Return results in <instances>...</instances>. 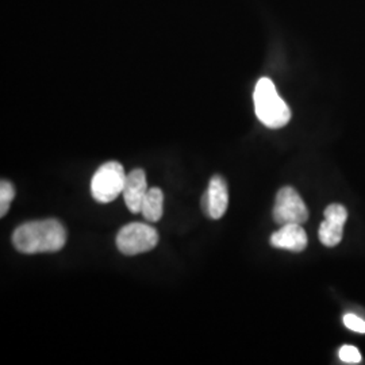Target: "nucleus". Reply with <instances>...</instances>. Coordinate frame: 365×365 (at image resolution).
I'll use <instances>...</instances> for the list:
<instances>
[{"label":"nucleus","mask_w":365,"mask_h":365,"mask_svg":"<svg viewBox=\"0 0 365 365\" xmlns=\"http://www.w3.org/2000/svg\"><path fill=\"white\" fill-rule=\"evenodd\" d=\"M66 242V227L57 220L26 222L13 233L14 248L24 255L54 253Z\"/></svg>","instance_id":"f257e3e1"},{"label":"nucleus","mask_w":365,"mask_h":365,"mask_svg":"<svg viewBox=\"0 0 365 365\" xmlns=\"http://www.w3.org/2000/svg\"><path fill=\"white\" fill-rule=\"evenodd\" d=\"M253 102L256 115L267 128L280 129L289 122V107L279 95L272 80L261 78L257 81L253 92Z\"/></svg>","instance_id":"f03ea898"},{"label":"nucleus","mask_w":365,"mask_h":365,"mask_svg":"<svg viewBox=\"0 0 365 365\" xmlns=\"http://www.w3.org/2000/svg\"><path fill=\"white\" fill-rule=\"evenodd\" d=\"M128 175L117 161L101 165L92 176L91 195L99 203H110L122 195Z\"/></svg>","instance_id":"7ed1b4c3"},{"label":"nucleus","mask_w":365,"mask_h":365,"mask_svg":"<svg viewBox=\"0 0 365 365\" xmlns=\"http://www.w3.org/2000/svg\"><path fill=\"white\" fill-rule=\"evenodd\" d=\"M158 244L156 229L143 223L133 222L123 226L117 235V248L125 256H135L150 252Z\"/></svg>","instance_id":"20e7f679"},{"label":"nucleus","mask_w":365,"mask_h":365,"mask_svg":"<svg viewBox=\"0 0 365 365\" xmlns=\"http://www.w3.org/2000/svg\"><path fill=\"white\" fill-rule=\"evenodd\" d=\"M309 220V210L299 194L292 187H283L274 200V221L283 226L288 223H304Z\"/></svg>","instance_id":"39448f33"},{"label":"nucleus","mask_w":365,"mask_h":365,"mask_svg":"<svg viewBox=\"0 0 365 365\" xmlns=\"http://www.w3.org/2000/svg\"><path fill=\"white\" fill-rule=\"evenodd\" d=\"M348 220V211L341 205H330L325 210V221L321 223L318 235L321 242L333 248L339 245L344 235V225Z\"/></svg>","instance_id":"423d86ee"},{"label":"nucleus","mask_w":365,"mask_h":365,"mask_svg":"<svg viewBox=\"0 0 365 365\" xmlns=\"http://www.w3.org/2000/svg\"><path fill=\"white\" fill-rule=\"evenodd\" d=\"M229 206L227 184L222 176H212L202 197V210L211 220H221Z\"/></svg>","instance_id":"0eeeda50"},{"label":"nucleus","mask_w":365,"mask_h":365,"mask_svg":"<svg viewBox=\"0 0 365 365\" xmlns=\"http://www.w3.org/2000/svg\"><path fill=\"white\" fill-rule=\"evenodd\" d=\"M148 191H149V187H148V180H146L144 170L137 168L131 170L130 173H128L122 196L130 212L133 214L141 212L143 202Z\"/></svg>","instance_id":"6e6552de"},{"label":"nucleus","mask_w":365,"mask_h":365,"mask_svg":"<svg viewBox=\"0 0 365 365\" xmlns=\"http://www.w3.org/2000/svg\"><path fill=\"white\" fill-rule=\"evenodd\" d=\"M272 247L291 252H302L307 247V235L299 223L283 225L271 237Z\"/></svg>","instance_id":"1a4fd4ad"},{"label":"nucleus","mask_w":365,"mask_h":365,"mask_svg":"<svg viewBox=\"0 0 365 365\" xmlns=\"http://www.w3.org/2000/svg\"><path fill=\"white\" fill-rule=\"evenodd\" d=\"M164 212V194L160 188H149L141 207V214L148 222H158Z\"/></svg>","instance_id":"9d476101"},{"label":"nucleus","mask_w":365,"mask_h":365,"mask_svg":"<svg viewBox=\"0 0 365 365\" xmlns=\"http://www.w3.org/2000/svg\"><path fill=\"white\" fill-rule=\"evenodd\" d=\"M14 197H15V187L13 182L3 179L0 182V217H6Z\"/></svg>","instance_id":"9b49d317"},{"label":"nucleus","mask_w":365,"mask_h":365,"mask_svg":"<svg viewBox=\"0 0 365 365\" xmlns=\"http://www.w3.org/2000/svg\"><path fill=\"white\" fill-rule=\"evenodd\" d=\"M339 359L346 364H359L361 361V354L357 348L351 345H344L339 349Z\"/></svg>","instance_id":"f8f14e48"},{"label":"nucleus","mask_w":365,"mask_h":365,"mask_svg":"<svg viewBox=\"0 0 365 365\" xmlns=\"http://www.w3.org/2000/svg\"><path fill=\"white\" fill-rule=\"evenodd\" d=\"M344 324L348 329H351L356 333H365V321L359 318L357 315H353V314H346L344 317Z\"/></svg>","instance_id":"ddd939ff"}]
</instances>
